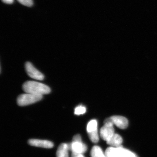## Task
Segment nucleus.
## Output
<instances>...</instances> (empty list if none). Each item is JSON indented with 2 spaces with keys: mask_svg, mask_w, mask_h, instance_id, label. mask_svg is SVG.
I'll return each instance as SVG.
<instances>
[{
  "mask_svg": "<svg viewBox=\"0 0 157 157\" xmlns=\"http://www.w3.org/2000/svg\"><path fill=\"white\" fill-rule=\"evenodd\" d=\"M22 88L26 93L41 95L51 92L50 87L48 86L36 81H27L23 85Z\"/></svg>",
  "mask_w": 157,
  "mask_h": 157,
  "instance_id": "f257e3e1",
  "label": "nucleus"
},
{
  "mask_svg": "<svg viewBox=\"0 0 157 157\" xmlns=\"http://www.w3.org/2000/svg\"><path fill=\"white\" fill-rule=\"evenodd\" d=\"M43 98L41 95L26 93L18 96L17 98V104L20 106H25L34 104L42 100Z\"/></svg>",
  "mask_w": 157,
  "mask_h": 157,
  "instance_id": "f03ea898",
  "label": "nucleus"
},
{
  "mask_svg": "<svg viewBox=\"0 0 157 157\" xmlns=\"http://www.w3.org/2000/svg\"><path fill=\"white\" fill-rule=\"evenodd\" d=\"M113 126V124L111 121L107 118L104 121V126L100 130V136L107 142L115 134Z\"/></svg>",
  "mask_w": 157,
  "mask_h": 157,
  "instance_id": "7ed1b4c3",
  "label": "nucleus"
},
{
  "mask_svg": "<svg viewBox=\"0 0 157 157\" xmlns=\"http://www.w3.org/2000/svg\"><path fill=\"white\" fill-rule=\"evenodd\" d=\"M86 130L90 140L93 143H96L99 141L98 130V122L96 120L90 121L87 124Z\"/></svg>",
  "mask_w": 157,
  "mask_h": 157,
  "instance_id": "20e7f679",
  "label": "nucleus"
},
{
  "mask_svg": "<svg viewBox=\"0 0 157 157\" xmlns=\"http://www.w3.org/2000/svg\"><path fill=\"white\" fill-rule=\"evenodd\" d=\"M70 150L72 154H83L87 150V146L81 140H73L71 143L68 144Z\"/></svg>",
  "mask_w": 157,
  "mask_h": 157,
  "instance_id": "39448f33",
  "label": "nucleus"
},
{
  "mask_svg": "<svg viewBox=\"0 0 157 157\" xmlns=\"http://www.w3.org/2000/svg\"><path fill=\"white\" fill-rule=\"evenodd\" d=\"M26 71L31 78L36 80H42L44 76L42 73L39 72L30 62H27L25 65Z\"/></svg>",
  "mask_w": 157,
  "mask_h": 157,
  "instance_id": "423d86ee",
  "label": "nucleus"
},
{
  "mask_svg": "<svg viewBox=\"0 0 157 157\" xmlns=\"http://www.w3.org/2000/svg\"><path fill=\"white\" fill-rule=\"evenodd\" d=\"M109 118L113 124H115L119 128L125 129L128 125V121L126 118L124 117L121 116H114Z\"/></svg>",
  "mask_w": 157,
  "mask_h": 157,
  "instance_id": "0eeeda50",
  "label": "nucleus"
},
{
  "mask_svg": "<svg viewBox=\"0 0 157 157\" xmlns=\"http://www.w3.org/2000/svg\"><path fill=\"white\" fill-rule=\"evenodd\" d=\"M28 143L31 146L43 147L45 148H52L53 143L49 140L32 139L29 140Z\"/></svg>",
  "mask_w": 157,
  "mask_h": 157,
  "instance_id": "6e6552de",
  "label": "nucleus"
},
{
  "mask_svg": "<svg viewBox=\"0 0 157 157\" xmlns=\"http://www.w3.org/2000/svg\"><path fill=\"white\" fill-rule=\"evenodd\" d=\"M123 142V139L120 135L118 134H114L107 143L108 145L112 147H119L122 146Z\"/></svg>",
  "mask_w": 157,
  "mask_h": 157,
  "instance_id": "1a4fd4ad",
  "label": "nucleus"
},
{
  "mask_svg": "<svg viewBox=\"0 0 157 157\" xmlns=\"http://www.w3.org/2000/svg\"><path fill=\"white\" fill-rule=\"evenodd\" d=\"M70 150L68 144L63 143L59 146L56 152L57 157H69Z\"/></svg>",
  "mask_w": 157,
  "mask_h": 157,
  "instance_id": "9d476101",
  "label": "nucleus"
},
{
  "mask_svg": "<svg viewBox=\"0 0 157 157\" xmlns=\"http://www.w3.org/2000/svg\"><path fill=\"white\" fill-rule=\"evenodd\" d=\"M119 157H136V155L128 150L123 147H117Z\"/></svg>",
  "mask_w": 157,
  "mask_h": 157,
  "instance_id": "9b49d317",
  "label": "nucleus"
},
{
  "mask_svg": "<svg viewBox=\"0 0 157 157\" xmlns=\"http://www.w3.org/2000/svg\"><path fill=\"white\" fill-rule=\"evenodd\" d=\"M90 155L91 157H106L101 147L98 146L93 147Z\"/></svg>",
  "mask_w": 157,
  "mask_h": 157,
  "instance_id": "f8f14e48",
  "label": "nucleus"
},
{
  "mask_svg": "<svg viewBox=\"0 0 157 157\" xmlns=\"http://www.w3.org/2000/svg\"><path fill=\"white\" fill-rule=\"evenodd\" d=\"M106 157H119L117 147H110L106 149L105 152Z\"/></svg>",
  "mask_w": 157,
  "mask_h": 157,
  "instance_id": "ddd939ff",
  "label": "nucleus"
},
{
  "mask_svg": "<svg viewBox=\"0 0 157 157\" xmlns=\"http://www.w3.org/2000/svg\"><path fill=\"white\" fill-rule=\"evenodd\" d=\"M86 112V108L84 106L79 105L75 108L74 113L76 115H79L84 114Z\"/></svg>",
  "mask_w": 157,
  "mask_h": 157,
  "instance_id": "4468645a",
  "label": "nucleus"
},
{
  "mask_svg": "<svg viewBox=\"0 0 157 157\" xmlns=\"http://www.w3.org/2000/svg\"><path fill=\"white\" fill-rule=\"evenodd\" d=\"M17 1L21 4L27 7H31L33 5V0H17Z\"/></svg>",
  "mask_w": 157,
  "mask_h": 157,
  "instance_id": "2eb2a0df",
  "label": "nucleus"
},
{
  "mask_svg": "<svg viewBox=\"0 0 157 157\" xmlns=\"http://www.w3.org/2000/svg\"><path fill=\"white\" fill-rule=\"evenodd\" d=\"M2 1L7 4H12L14 2V0H2Z\"/></svg>",
  "mask_w": 157,
  "mask_h": 157,
  "instance_id": "dca6fc26",
  "label": "nucleus"
},
{
  "mask_svg": "<svg viewBox=\"0 0 157 157\" xmlns=\"http://www.w3.org/2000/svg\"><path fill=\"white\" fill-rule=\"evenodd\" d=\"M72 157H85L83 154H72Z\"/></svg>",
  "mask_w": 157,
  "mask_h": 157,
  "instance_id": "f3484780",
  "label": "nucleus"
},
{
  "mask_svg": "<svg viewBox=\"0 0 157 157\" xmlns=\"http://www.w3.org/2000/svg\"><path fill=\"white\" fill-rule=\"evenodd\" d=\"M136 157H138V156H137V155H136Z\"/></svg>",
  "mask_w": 157,
  "mask_h": 157,
  "instance_id": "a211bd4d",
  "label": "nucleus"
}]
</instances>
